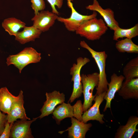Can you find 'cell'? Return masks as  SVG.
<instances>
[{"mask_svg": "<svg viewBox=\"0 0 138 138\" xmlns=\"http://www.w3.org/2000/svg\"><path fill=\"white\" fill-rule=\"evenodd\" d=\"M68 5L71 9V14L69 18H65L58 17L57 20L63 23L67 29L71 32L75 31L84 22L88 20L96 17L97 12L93 11L90 15H83L78 13L74 8L71 0H67Z\"/></svg>", "mask_w": 138, "mask_h": 138, "instance_id": "6", "label": "cell"}, {"mask_svg": "<svg viewBox=\"0 0 138 138\" xmlns=\"http://www.w3.org/2000/svg\"><path fill=\"white\" fill-rule=\"evenodd\" d=\"M42 32L33 26H26L22 31L18 32L15 36V39L23 44L30 41H34L36 39L40 37Z\"/></svg>", "mask_w": 138, "mask_h": 138, "instance_id": "17", "label": "cell"}, {"mask_svg": "<svg viewBox=\"0 0 138 138\" xmlns=\"http://www.w3.org/2000/svg\"><path fill=\"white\" fill-rule=\"evenodd\" d=\"M106 92H103L95 96L94 100L95 103L82 115V122L86 123L89 121L95 120L102 124L105 123L103 120L104 115L100 112L99 107L104 99Z\"/></svg>", "mask_w": 138, "mask_h": 138, "instance_id": "11", "label": "cell"}, {"mask_svg": "<svg viewBox=\"0 0 138 138\" xmlns=\"http://www.w3.org/2000/svg\"><path fill=\"white\" fill-rule=\"evenodd\" d=\"M108 29L103 20L96 17L84 22L75 32L77 34L88 40L94 41L99 40Z\"/></svg>", "mask_w": 138, "mask_h": 138, "instance_id": "1", "label": "cell"}, {"mask_svg": "<svg viewBox=\"0 0 138 138\" xmlns=\"http://www.w3.org/2000/svg\"><path fill=\"white\" fill-rule=\"evenodd\" d=\"M118 95L125 100L138 99V78L123 82Z\"/></svg>", "mask_w": 138, "mask_h": 138, "instance_id": "14", "label": "cell"}, {"mask_svg": "<svg viewBox=\"0 0 138 138\" xmlns=\"http://www.w3.org/2000/svg\"><path fill=\"white\" fill-rule=\"evenodd\" d=\"M114 31L113 40L117 41L119 38L124 37L132 39L138 36V24H136L133 27L128 29L117 27Z\"/></svg>", "mask_w": 138, "mask_h": 138, "instance_id": "22", "label": "cell"}, {"mask_svg": "<svg viewBox=\"0 0 138 138\" xmlns=\"http://www.w3.org/2000/svg\"><path fill=\"white\" fill-rule=\"evenodd\" d=\"M26 24L20 20L13 17L5 19L2 23V26L5 30L10 36H15L21 28L26 26Z\"/></svg>", "mask_w": 138, "mask_h": 138, "instance_id": "20", "label": "cell"}, {"mask_svg": "<svg viewBox=\"0 0 138 138\" xmlns=\"http://www.w3.org/2000/svg\"><path fill=\"white\" fill-rule=\"evenodd\" d=\"M86 8L90 10L98 12L103 18L107 26L111 30H114L119 27L118 22L114 18L113 11L110 8L103 9L97 0H93L92 4L86 7Z\"/></svg>", "mask_w": 138, "mask_h": 138, "instance_id": "12", "label": "cell"}, {"mask_svg": "<svg viewBox=\"0 0 138 138\" xmlns=\"http://www.w3.org/2000/svg\"><path fill=\"white\" fill-rule=\"evenodd\" d=\"M71 126L66 130L68 132V137L70 138H85L87 132L92 125L79 121L75 118H71Z\"/></svg>", "mask_w": 138, "mask_h": 138, "instance_id": "15", "label": "cell"}, {"mask_svg": "<svg viewBox=\"0 0 138 138\" xmlns=\"http://www.w3.org/2000/svg\"><path fill=\"white\" fill-rule=\"evenodd\" d=\"M14 123H6L3 131L0 136V138H10L11 128Z\"/></svg>", "mask_w": 138, "mask_h": 138, "instance_id": "27", "label": "cell"}, {"mask_svg": "<svg viewBox=\"0 0 138 138\" xmlns=\"http://www.w3.org/2000/svg\"><path fill=\"white\" fill-rule=\"evenodd\" d=\"M31 7L34 11L35 15L45 8V5L44 0H31Z\"/></svg>", "mask_w": 138, "mask_h": 138, "instance_id": "25", "label": "cell"}, {"mask_svg": "<svg viewBox=\"0 0 138 138\" xmlns=\"http://www.w3.org/2000/svg\"><path fill=\"white\" fill-rule=\"evenodd\" d=\"M41 54L31 47L25 48L18 54L10 55L6 59L7 66L13 65L21 73L22 69L28 65L39 62Z\"/></svg>", "mask_w": 138, "mask_h": 138, "instance_id": "3", "label": "cell"}, {"mask_svg": "<svg viewBox=\"0 0 138 138\" xmlns=\"http://www.w3.org/2000/svg\"><path fill=\"white\" fill-rule=\"evenodd\" d=\"M80 46L87 49L91 54L95 60L99 70V81L95 96L104 92H106L108 89V82L105 72L106 60L108 56L105 51H96L91 48L84 40L80 41Z\"/></svg>", "mask_w": 138, "mask_h": 138, "instance_id": "2", "label": "cell"}, {"mask_svg": "<svg viewBox=\"0 0 138 138\" xmlns=\"http://www.w3.org/2000/svg\"><path fill=\"white\" fill-rule=\"evenodd\" d=\"M55 108L52 113V117L58 125L64 119L73 117V106L68 103L64 102Z\"/></svg>", "mask_w": 138, "mask_h": 138, "instance_id": "18", "label": "cell"}, {"mask_svg": "<svg viewBox=\"0 0 138 138\" xmlns=\"http://www.w3.org/2000/svg\"><path fill=\"white\" fill-rule=\"evenodd\" d=\"M84 96L83 104V112L89 108L92 105V102L95 97L93 95V90L97 87L99 81V73L96 72L87 75L83 74L80 75Z\"/></svg>", "mask_w": 138, "mask_h": 138, "instance_id": "4", "label": "cell"}, {"mask_svg": "<svg viewBox=\"0 0 138 138\" xmlns=\"http://www.w3.org/2000/svg\"><path fill=\"white\" fill-rule=\"evenodd\" d=\"M46 100L44 102L42 107L40 110L41 115L38 118L41 119L52 113L56 106L61 104L65 101V95L63 93L54 90L45 94Z\"/></svg>", "mask_w": 138, "mask_h": 138, "instance_id": "8", "label": "cell"}, {"mask_svg": "<svg viewBox=\"0 0 138 138\" xmlns=\"http://www.w3.org/2000/svg\"><path fill=\"white\" fill-rule=\"evenodd\" d=\"M73 107V117L79 121L82 122V116L83 109V104L81 101L80 100H78Z\"/></svg>", "mask_w": 138, "mask_h": 138, "instance_id": "24", "label": "cell"}, {"mask_svg": "<svg viewBox=\"0 0 138 138\" xmlns=\"http://www.w3.org/2000/svg\"><path fill=\"white\" fill-rule=\"evenodd\" d=\"M24 96L23 91L21 90L18 95L13 101L9 113L7 114V121L14 123L17 119L30 120L27 116L24 107Z\"/></svg>", "mask_w": 138, "mask_h": 138, "instance_id": "9", "label": "cell"}, {"mask_svg": "<svg viewBox=\"0 0 138 138\" xmlns=\"http://www.w3.org/2000/svg\"><path fill=\"white\" fill-rule=\"evenodd\" d=\"M58 17L56 14L49 10L41 11L31 19L32 26L42 32L47 31L53 25Z\"/></svg>", "mask_w": 138, "mask_h": 138, "instance_id": "7", "label": "cell"}, {"mask_svg": "<svg viewBox=\"0 0 138 138\" xmlns=\"http://www.w3.org/2000/svg\"><path fill=\"white\" fill-rule=\"evenodd\" d=\"M7 121V115H5L3 112L2 113L0 109V136L2 134Z\"/></svg>", "mask_w": 138, "mask_h": 138, "instance_id": "28", "label": "cell"}, {"mask_svg": "<svg viewBox=\"0 0 138 138\" xmlns=\"http://www.w3.org/2000/svg\"><path fill=\"white\" fill-rule=\"evenodd\" d=\"M90 61L88 58L81 57H78L77 63H74L70 70V74L72 76V82H73L72 94L68 101L72 103L76 98L81 97L83 93V88L81 82L80 70L83 66Z\"/></svg>", "mask_w": 138, "mask_h": 138, "instance_id": "5", "label": "cell"}, {"mask_svg": "<svg viewBox=\"0 0 138 138\" xmlns=\"http://www.w3.org/2000/svg\"><path fill=\"white\" fill-rule=\"evenodd\" d=\"M125 80L138 78V57L130 60L125 65L123 70Z\"/></svg>", "mask_w": 138, "mask_h": 138, "instance_id": "21", "label": "cell"}, {"mask_svg": "<svg viewBox=\"0 0 138 138\" xmlns=\"http://www.w3.org/2000/svg\"><path fill=\"white\" fill-rule=\"evenodd\" d=\"M138 124V117L135 116H130L126 124L120 125L117 130L115 138H131L136 132L138 131L136 126Z\"/></svg>", "mask_w": 138, "mask_h": 138, "instance_id": "16", "label": "cell"}, {"mask_svg": "<svg viewBox=\"0 0 138 138\" xmlns=\"http://www.w3.org/2000/svg\"><path fill=\"white\" fill-rule=\"evenodd\" d=\"M115 46L118 51L120 53H138V45L135 44L132 39L126 38L117 40Z\"/></svg>", "mask_w": 138, "mask_h": 138, "instance_id": "23", "label": "cell"}, {"mask_svg": "<svg viewBox=\"0 0 138 138\" xmlns=\"http://www.w3.org/2000/svg\"><path fill=\"white\" fill-rule=\"evenodd\" d=\"M124 79V76L122 75L118 76L113 73L111 76L110 82L108 84V89L104 97L106 102L103 112L105 111L108 108H111V101L114 99L116 93L120 89Z\"/></svg>", "mask_w": 138, "mask_h": 138, "instance_id": "13", "label": "cell"}, {"mask_svg": "<svg viewBox=\"0 0 138 138\" xmlns=\"http://www.w3.org/2000/svg\"><path fill=\"white\" fill-rule=\"evenodd\" d=\"M37 119V117L32 120L20 119L14 122L11 128L10 138H33L30 126Z\"/></svg>", "mask_w": 138, "mask_h": 138, "instance_id": "10", "label": "cell"}, {"mask_svg": "<svg viewBox=\"0 0 138 138\" xmlns=\"http://www.w3.org/2000/svg\"><path fill=\"white\" fill-rule=\"evenodd\" d=\"M15 96L10 93L6 87L0 89V109L5 113L8 114L14 100Z\"/></svg>", "mask_w": 138, "mask_h": 138, "instance_id": "19", "label": "cell"}, {"mask_svg": "<svg viewBox=\"0 0 138 138\" xmlns=\"http://www.w3.org/2000/svg\"><path fill=\"white\" fill-rule=\"evenodd\" d=\"M51 5L52 12L59 15V13L56 9L55 6H56L59 8H61L63 4V0H47Z\"/></svg>", "mask_w": 138, "mask_h": 138, "instance_id": "26", "label": "cell"}]
</instances>
